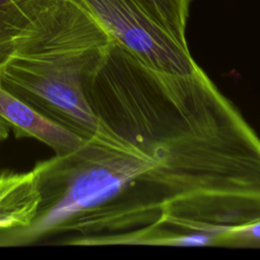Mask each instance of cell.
I'll return each mask as SVG.
<instances>
[{"mask_svg": "<svg viewBox=\"0 0 260 260\" xmlns=\"http://www.w3.org/2000/svg\"><path fill=\"white\" fill-rule=\"evenodd\" d=\"M56 0H0V65Z\"/></svg>", "mask_w": 260, "mask_h": 260, "instance_id": "6", "label": "cell"}, {"mask_svg": "<svg viewBox=\"0 0 260 260\" xmlns=\"http://www.w3.org/2000/svg\"><path fill=\"white\" fill-rule=\"evenodd\" d=\"M10 130H11L10 125L0 117V142L4 141L8 137Z\"/></svg>", "mask_w": 260, "mask_h": 260, "instance_id": "10", "label": "cell"}, {"mask_svg": "<svg viewBox=\"0 0 260 260\" xmlns=\"http://www.w3.org/2000/svg\"><path fill=\"white\" fill-rule=\"evenodd\" d=\"M0 117L10 125L17 138H35L49 146L57 155L76 149L83 141L50 122L1 87Z\"/></svg>", "mask_w": 260, "mask_h": 260, "instance_id": "5", "label": "cell"}, {"mask_svg": "<svg viewBox=\"0 0 260 260\" xmlns=\"http://www.w3.org/2000/svg\"><path fill=\"white\" fill-rule=\"evenodd\" d=\"M112 41L145 65L171 73H192L200 67L187 44L178 41L139 0H77Z\"/></svg>", "mask_w": 260, "mask_h": 260, "instance_id": "3", "label": "cell"}, {"mask_svg": "<svg viewBox=\"0 0 260 260\" xmlns=\"http://www.w3.org/2000/svg\"><path fill=\"white\" fill-rule=\"evenodd\" d=\"M223 245H260V220L231 233L224 239Z\"/></svg>", "mask_w": 260, "mask_h": 260, "instance_id": "9", "label": "cell"}, {"mask_svg": "<svg viewBox=\"0 0 260 260\" xmlns=\"http://www.w3.org/2000/svg\"><path fill=\"white\" fill-rule=\"evenodd\" d=\"M111 38L77 0H56L0 65V87L50 122L91 140L83 85Z\"/></svg>", "mask_w": 260, "mask_h": 260, "instance_id": "2", "label": "cell"}, {"mask_svg": "<svg viewBox=\"0 0 260 260\" xmlns=\"http://www.w3.org/2000/svg\"><path fill=\"white\" fill-rule=\"evenodd\" d=\"M178 41L187 44L186 25L191 0H139Z\"/></svg>", "mask_w": 260, "mask_h": 260, "instance_id": "7", "label": "cell"}, {"mask_svg": "<svg viewBox=\"0 0 260 260\" xmlns=\"http://www.w3.org/2000/svg\"><path fill=\"white\" fill-rule=\"evenodd\" d=\"M39 172L0 171V233L27 228L41 203Z\"/></svg>", "mask_w": 260, "mask_h": 260, "instance_id": "4", "label": "cell"}, {"mask_svg": "<svg viewBox=\"0 0 260 260\" xmlns=\"http://www.w3.org/2000/svg\"><path fill=\"white\" fill-rule=\"evenodd\" d=\"M221 245L220 236L208 232H190L172 238L168 246L175 247H206Z\"/></svg>", "mask_w": 260, "mask_h": 260, "instance_id": "8", "label": "cell"}, {"mask_svg": "<svg viewBox=\"0 0 260 260\" xmlns=\"http://www.w3.org/2000/svg\"><path fill=\"white\" fill-rule=\"evenodd\" d=\"M83 91L111 152L119 196L91 245L224 239L260 220V137L199 68H151L115 42Z\"/></svg>", "mask_w": 260, "mask_h": 260, "instance_id": "1", "label": "cell"}]
</instances>
